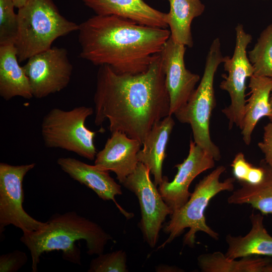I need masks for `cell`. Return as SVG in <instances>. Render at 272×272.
<instances>
[{
    "label": "cell",
    "mask_w": 272,
    "mask_h": 272,
    "mask_svg": "<svg viewBox=\"0 0 272 272\" xmlns=\"http://www.w3.org/2000/svg\"><path fill=\"white\" fill-rule=\"evenodd\" d=\"M142 144L125 133H111L102 150L97 153L94 165L105 171L113 172L122 184L135 170L138 163L137 154Z\"/></svg>",
    "instance_id": "obj_14"
},
{
    "label": "cell",
    "mask_w": 272,
    "mask_h": 272,
    "mask_svg": "<svg viewBox=\"0 0 272 272\" xmlns=\"http://www.w3.org/2000/svg\"><path fill=\"white\" fill-rule=\"evenodd\" d=\"M247 55L254 75L272 78V24L262 31Z\"/></svg>",
    "instance_id": "obj_24"
},
{
    "label": "cell",
    "mask_w": 272,
    "mask_h": 272,
    "mask_svg": "<svg viewBox=\"0 0 272 272\" xmlns=\"http://www.w3.org/2000/svg\"><path fill=\"white\" fill-rule=\"evenodd\" d=\"M197 263L203 272H272V260L255 255L237 260L218 251L200 255Z\"/></svg>",
    "instance_id": "obj_22"
},
{
    "label": "cell",
    "mask_w": 272,
    "mask_h": 272,
    "mask_svg": "<svg viewBox=\"0 0 272 272\" xmlns=\"http://www.w3.org/2000/svg\"><path fill=\"white\" fill-rule=\"evenodd\" d=\"M80 56L119 74L147 71L170 37V30L115 15H96L79 25Z\"/></svg>",
    "instance_id": "obj_2"
},
{
    "label": "cell",
    "mask_w": 272,
    "mask_h": 272,
    "mask_svg": "<svg viewBox=\"0 0 272 272\" xmlns=\"http://www.w3.org/2000/svg\"><path fill=\"white\" fill-rule=\"evenodd\" d=\"M172 116L168 115L154 125L143 144V148L137 154L139 162L144 164L153 175L156 186L163 180L162 165L166 147L175 125Z\"/></svg>",
    "instance_id": "obj_17"
},
{
    "label": "cell",
    "mask_w": 272,
    "mask_h": 272,
    "mask_svg": "<svg viewBox=\"0 0 272 272\" xmlns=\"http://www.w3.org/2000/svg\"><path fill=\"white\" fill-rule=\"evenodd\" d=\"M225 170L224 166H219L205 176L195 185L187 201L170 215V220L163 227V232L168 237L158 249L170 243L186 228L189 230L184 236V245L193 247L198 232H204L212 238L218 240L219 234L208 225L205 213L210 200L216 195L223 191L234 190L235 178L220 181L221 175Z\"/></svg>",
    "instance_id": "obj_5"
},
{
    "label": "cell",
    "mask_w": 272,
    "mask_h": 272,
    "mask_svg": "<svg viewBox=\"0 0 272 272\" xmlns=\"http://www.w3.org/2000/svg\"><path fill=\"white\" fill-rule=\"evenodd\" d=\"M112 237L94 222L76 212L54 214L39 230L23 232L20 240L30 251L33 272L37 271L41 254L60 250L62 258L81 265V251L75 242L84 240L88 254L99 255Z\"/></svg>",
    "instance_id": "obj_3"
},
{
    "label": "cell",
    "mask_w": 272,
    "mask_h": 272,
    "mask_svg": "<svg viewBox=\"0 0 272 272\" xmlns=\"http://www.w3.org/2000/svg\"><path fill=\"white\" fill-rule=\"evenodd\" d=\"M225 58L222 53L220 39L216 38L210 45L199 85L187 104L174 114L179 122L190 125L193 141L211 154L216 161L221 159V155L219 148L211 139L210 123L216 105L214 77Z\"/></svg>",
    "instance_id": "obj_6"
},
{
    "label": "cell",
    "mask_w": 272,
    "mask_h": 272,
    "mask_svg": "<svg viewBox=\"0 0 272 272\" xmlns=\"http://www.w3.org/2000/svg\"><path fill=\"white\" fill-rule=\"evenodd\" d=\"M156 271L159 272H179L183 271L180 268L175 266L166 264H160L156 267Z\"/></svg>",
    "instance_id": "obj_30"
},
{
    "label": "cell",
    "mask_w": 272,
    "mask_h": 272,
    "mask_svg": "<svg viewBox=\"0 0 272 272\" xmlns=\"http://www.w3.org/2000/svg\"><path fill=\"white\" fill-rule=\"evenodd\" d=\"M149 169L139 162L134 172L122 184L137 197L141 212L139 226L143 238L151 248L156 246L159 232L168 215L172 211L163 200L150 177Z\"/></svg>",
    "instance_id": "obj_9"
},
{
    "label": "cell",
    "mask_w": 272,
    "mask_h": 272,
    "mask_svg": "<svg viewBox=\"0 0 272 272\" xmlns=\"http://www.w3.org/2000/svg\"><path fill=\"white\" fill-rule=\"evenodd\" d=\"M28 257L23 251L15 250L0 256V272H16L27 262Z\"/></svg>",
    "instance_id": "obj_27"
},
{
    "label": "cell",
    "mask_w": 272,
    "mask_h": 272,
    "mask_svg": "<svg viewBox=\"0 0 272 272\" xmlns=\"http://www.w3.org/2000/svg\"><path fill=\"white\" fill-rule=\"evenodd\" d=\"M250 96L246 100L243 118L240 127L244 143L250 145L252 133L258 122L270 113V96L272 78L253 75L250 78Z\"/></svg>",
    "instance_id": "obj_18"
},
{
    "label": "cell",
    "mask_w": 272,
    "mask_h": 272,
    "mask_svg": "<svg viewBox=\"0 0 272 272\" xmlns=\"http://www.w3.org/2000/svg\"><path fill=\"white\" fill-rule=\"evenodd\" d=\"M215 160L208 152L190 140L189 153L182 163L175 166L177 172L173 180L169 182L164 176L158 190L172 213L183 206L191 193L189 186L194 178L215 167Z\"/></svg>",
    "instance_id": "obj_12"
},
{
    "label": "cell",
    "mask_w": 272,
    "mask_h": 272,
    "mask_svg": "<svg viewBox=\"0 0 272 272\" xmlns=\"http://www.w3.org/2000/svg\"><path fill=\"white\" fill-rule=\"evenodd\" d=\"M126 254L123 250L98 255L91 260L88 272H127Z\"/></svg>",
    "instance_id": "obj_26"
},
{
    "label": "cell",
    "mask_w": 272,
    "mask_h": 272,
    "mask_svg": "<svg viewBox=\"0 0 272 272\" xmlns=\"http://www.w3.org/2000/svg\"><path fill=\"white\" fill-rule=\"evenodd\" d=\"M94 113L92 107L81 106L70 110L53 108L43 117L41 133L45 146L76 153L89 160H95L97 152L94 139L97 131L85 125Z\"/></svg>",
    "instance_id": "obj_7"
},
{
    "label": "cell",
    "mask_w": 272,
    "mask_h": 272,
    "mask_svg": "<svg viewBox=\"0 0 272 272\" xmlns=\"http://www.w3.org/2000/svg\"><path fill=\"white\" fill-rule=\"evenodd\" d=\"M97 15H115L149 27L167 29L165 13L143 0H83Z\"/></svg>",
    "instance_id": "obj_16"
},
{
    "label": "cell",
    "mask_w": 272,
    "mask_h": 272,
    "mask_svg": "<svg viewBox=\"0 0 272 272\" xmlns=\"http://www.w3.org/2000/svg\"><path fill=\"white\" fill-rule=\"evenodd\" d=\"M33 97L41 99L59 92L70 83L73 65L64 48L53 47L37 53L23 66Z\"/></svg>",
    "instance_id": "obj_11"
},
{
    "label": "cell",
    "mask_w": 272,
    "mask_h": 272,
    "mask_svg": "<svg viewBox=\"0 0 272 272\" xmlns=\"http://www.w3.org/2000/svg\"><path fill=\"white\" fill-rule=\"evenodd\" d=\"M93 100L96 125L107 119L111 133L124 132L143 145L154 125L170 115L161 53L139 74H119L99 66Z\"/></svg>",
    "instance_id": "obj_1"
},
{
    "label": "cell",
    "mask_w": 272,
    "mask_h": 272,
    "mask_svg": "<svg viewBox=\"0 0 272 272\" xmlns=\"http://www.w3.org/2000/svg\"><path fill=\"white\" fill-rule=\"evenodd\" d=\"M249 219L251 228L246 235H227L226 241L228 248L225 255L227 258L237 259L254 255L272 256V236L264 227L262 215L252 213Z\"/></svg>",
    "instance_id": "obj_19"
},
{
    "label": "cell",
    "mask_w": 272,
    "mask_h": 272,
    "mask_svg": "<svg viewBox=\"0 0 272 272\" xmlns=\"http://www.w3.org/2000/svg\"><path fill=\"white\" fill-rule=\"evenodd\" d=\"M15 7L17 8H20L24 6L28 0H13Z\"/></svg>",
    "instance_id": "obj_31"
},
{
    "label": "cell",
    "mask_w": 272,
    "mask_h": 272,
    "mask_svg": "<svg viewBox=\"0 0 272 272\" xmlns=\"http://www.w3.org/2000/svg\"><path fill=\"white\" fill-rule=\"evenodd\" d=\"M264 171V178L258 184L251 185L240 182L241 187L229 196L228 202L235 205L248 204L262 215L272 214V176Z\"/></svg>",
    "instance_id": "obj_23"
},
{
    "label": "cell",
    "mask_w": 272,
    "mask_h": 272,
    "mask_svg": "<svg viewBox=\"0 0 272 272\" xmlns=\"http://www.w3.org/2000/svg\"><path fill=\"white\" fill-rule=\"evenodd\" d=\"M260 166H261L267 173L272 176V167H270L267 165L263 160L261 161Z\"/></svg>",
    "instance_id": "obj_32"
},
{
    "label": "cell",
    "mask_w": 272,
    "mask_h": 272,
    "mask_svg": "<svg viewBox=\"0 0 272 272\" xmlns=\"http://www.w3.org/2000/svg\"><path fill=\"white\" fill-rule=\"evenodd\" d=\"M236 43L232 57L226 56L223 62L225 71L221 89L226 91L230 98V104L222 110L229 120V129L235 125L240 128L246 104V80L254 75V68L247 55V48L251 42L252 36L238 24L235 27Z\"/></svg>",
    "instance_id": "obj_8"
},
{
    "label": "cell",
    "mask_w": 272,
    "mask_h": 272,
    "mask_svg": "<svg viewBox=\"0 0 272 272\" xmlns=\"http://www.w3.org/2000/svg\"><path fill=\"white\" fill-rule=\"evenodd\" d=\"M35 163L20 165L0 163V232L12 225L22 232L39 230L45 222L39 221L24 209L23 182L27 173L33 169Z\"/></svg>",
    "instance_id": "obj_10"
},
{
    "label": "cell",
    "mask_w": 272,
    "mask_h": 272,
    "mask_svg": "<svg viewBox=\"0 0 272 272\" xmlns=\"http://www.w3.org/2000/svg\"><path fill=\"white\" fill-rule=\"evenodd\" d=\"M19 62L14 44L0 45V96L6 101L17 96L33 97L28 78Z\"/></svg>",
    "instance_id": "obj_20"
},
{
    "label": "cell",
    "mask_w": 272,
    "mask_h": 272,
    "mask_svg": "<svg viewBox=\"0 0 272 272\" xmlns=\"http://www.w3.org/2000/svg\"><path fill=\"white\" fill-rule=\"evenodd\" d=\"M57 163L70 177L93 190L99 198L112 200L127 219L133 217L132 213L125 211L116 201L115 196L122 194L121 186L110 176L109 171L71 157L59 158Z\"/></svg>",
    "instance_id": "obj_15"
},
{
    "label": "cell",
    "mask_w": 272,
    "mask_h": 272,
    "mask_svg": "<svg viewBox=\"0 0 272 272\" xmlns=\"http://www.w3.org/2000/svg\"><path fill=\"white\" fill-rule=\"evenodd\" d=\"M270 104L271 110L270 114L268 117L270 119V121H272V91L270 96Z\"/></svg>",
    "instance_id": "obj_33"
},
{
    "label": "cell",
    "mask_w": 272,
    "mask_h": 272,
    "mask_svg": "<svg viewBox=\"0 0 272 272\" xmlns=\"http://www.w3.org/2000/svg\"><path fill=\"white\" fill-rule=\"evenodd\" d=\"M14 45L20 62L50 48L57 38L79 28L61 15L52 0H28L18 9Z\"/></svg>",
    "instance_id": "obj_4"
},
{
    "label": "cell",
    "mask_w": 272,
    "mask_h": 272,
    "mask_svg": "<svg viewBox=\"0 0 272 272\" xmlns=\"http://www.w3.org/2000/svg\"><path fill=\"white\" fill-rule=\"evenodd\" d=\"M14 7L13 0H0V45L15 43L18 18Z\"/></svg>",
    "instance_id": "obj_25"
},
{
    "label": "cell",
    "mask_w": 272,
    "mask_h": 272,
    "mask_svg": "<svg viewBox=\"0 0 272 272\" xmlns=\"http://www.w3.org/2000/svg\"><path fill=\"white\" fill-rule=\"evenodd\" d=\"M262 141L259 142L257 146L264 155L263 161L272 167V121L264 126Z\"/></svg>",
    "instance_id": "obj_29"
},
{
    "label": "cell",
    "mask_w": 272,
    "mask_h": 272,
    "mask_svg": "<svg viewBox=\"0 0 272 272\" xmlns=\"http://www.w3.org/2000/svg\"><path fill=\"white\" fill-rule=\"evenodd\" d=\"M170 10L165 21L170 28V38L177 43L192 47L193 41L191 31L193 20L205 11L200 0H168Z\"/></svg>",
    "instance_id": "obj_21"
},
{
    "label": "cell",
    "mask_w": 272,
    "mask_h": 272,
    "mask_svg": "<svg viewBox=\"0 0 272 272\" xmlns=\"http://www.w3.org/2000/svg\"><path fill=\"white\" fill-rule=\"evenodd\" d=\"M186 46L169 38L161 52L165 86L170 99L169 115H174L184 107L200 80L185 65Z\"/></svg>",
    "instance_id": "obj_13"
},
{
    "label": "cell",
    "mask_w": 272,
    "mask_h": 272,
    "mask_svg": "<svg viewBox=\"0 0 272 272\" xmlns=\"http://www.w3.org/2000/svg\"><path fill=\"white\" fill-rule=\"evenodd\" d=\"M234 178L240 182H245L253 166L245 159L242 152L237 153L231 164Z\"/></svg>",
    "instance_id": "obj_28"
}]
</instances>
